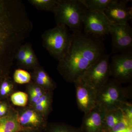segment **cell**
Returning <instances> with one entry per match:
<instances>
[{"instance_id": "10", "label": "cell", "mask_w": 132, "mask_h": 132, "mask_svg": "<svg viewBox=\"0 0 132 132\" xmlns=\"http://www.w3.org/2000/svg\"><path fill=\"white\" fill-rule=\"evenodd\" d=\"M20 125L24 130H45L47 127V119L32 106L27 105L17 109Z\"/></svg>"}, {"instance_id": "2", "label": "cell", "mask_w": 132, "mask_h": 132, "mask_svg": "<svg viewBox=\"0 0 132 132\" xmlns=\"http://www.w3.org/2000/svg\"><path fill=\"white\" fill-rule=\"evenodd\" d=\"M73 36L69 51L57 66L64 79L71 83L79 79L90 66L105 54V46L100 38L82 31L74 32Z\"/></svg>"}, {"instance_id": "15", "label": "cell", "mask_w": 132, "mask_h": 132, "mask_svg": "<svg viewBox=\"0 0 132 132\" xmlns=\"http://www.w3.org/2000/svg\"><path fill=\"white\" fill-rule=\"evenodd\" d=\"M31 74L32 80L46 91L53 92L57 87L54 80L40 66L33 70Z\"/></svg>"}, {"instance_id": "28", "label": "cell", "mask_w": 132, "mask_h": 132, "mask_svg": "<svg viewBox=\"0 0 132 132\" xmlns=\"http://www.w3.org/2000/svg\"><path fill=\"white\" fill-rule=\"evenodd\" d=\"M12 106L8 99L0 100V117L6 115Z\"/></svg>"}, {"instance_id": "29", "label": "cell", "mask_w": 132, "mask_h": 132, "mask_svg": "<svg viewBox=\"0 0 132 132\" xmlns=\"http://www.w3.org/2000/svg\"><path fill=\"white\" fill-rule=\"evenodd\" d=\"M124 115L130 120L132 121V105L128 102H124L120 108Z\"/></svg>"}, {"instance_id": "26", "label": "cell", "mask_w": 132, "mask_h": 132, "mask_svg": "<svg viewBox=\"0 0 132 132\" xmlns=\"http://www.w3.org/2000/svg\"><path fill=\"white\" fill-rule=\"evenodd\" d=\"M110 132H132V121L125 116Z\"/></svg>"}, {"instance_id": "1", "label": "cell", "mask_w": 132, "mask_h": 132, "mask_svg": "<svg viewBox=\"0 0 132 132\" xmlns=\"http://www.w3.org/2000/svg\"><path fill=\"white\" fill-rule=\"evenodd\" d=\"M33 29L22 1L0 0V82L9 76L16 52Z\"/></svg>"}, {"instance_id": "9", "label": "cell", "mask_w": 132, "mask_h": 132, "mask_svg": "<svg viewBox=\"0 0 132 132\" xmlns=\"http://www.w3.org/2000/svg\"><path fill=\"white\" fill-rule=\"evenodd\" d=\"M112 38L113 53L132 51V28L130 25L111 22L109 33Z\"/></svg>"}, {"instance_id": "5", "label": "cell", "mask_w": 132, "mask_h": 132, "mask_svg": "<svg viewBox=\"0 0 132 132\" xmlns=\"http://www.w3.org/2000/svg\"><path fill=\"white\" fill-rule=\"evenodd\" d=\"M128 98L127 89L113 79H110L97 92V104L106 111H111L120 108Z\"/></svg>"}, {"instance_id": "24", "label": "cell", "mask_w": 132, "mask_h": 132, "mask_svg": "<svg viewBox=\"0 0 132 132\" xmlns=\"http://www.w3.org/2000/svg\"><path fill=\"white\" fill-rule=\"evenodd\" d=\"M10 101L15 106L20 108L25 107L28 103V96L26 92H15L9 97Z\"/></svg>"}, {"instance_id": "18", "label": "cell", "mask_w": 132, "mask_h": 132, "mask_svg": "<svg viewBox=\"0 0 132 132\" xmlns=\"http://www.w3.org/2000/svg\"><path fill=\"white\" fill-rule=\"evenodd\" d=\"M26 91L28 96V105L29 106L33 105L46 92H47L32 80L27 84Z\"/></svg>"}, {"instance_id": "30", "label": "cell", "mask_w": 132, "mask_h": 132, "mask_svg": "<svg viewBox=\"0 0 132 132\" xmlns=\"http://www.w3.org/2000/svg\"><path fill=\"white\" fill-rule=\"evenodd\" d=\"M19 132H45V130H24Z\"/></svg>"}, {"instance_id": "31", "label": "cell", "mask_w": 132, "mask_h": 132, "mask_svg": "<svg viewBox=\"0 0 132 132\" xmlns=\"http://www.w3.org/2000/svg\"><path fill=\"white\" fill-rule=\"evenodd\" d=\"M1 117H0V121H1Z\"/></svg>"}, {"instance_id": "20", "label": "cell", "mask_w": 132, "mask_h": 132, "mask_svg": "<svg viewBox=\"0 0 132 132\" xmlns=\"http://www.w3.org/2000/svg\"><path fill=\"white\" fill-rule=\"evenodd\" d=\"M112 0H80L88 10L104 13Z\"/></svg>"}, {"instance_id": "21", "label": "cell", "mask_w": 132, "mask_h": 132, "mask_svg": "<svg viewBox=\"0 0 132 132\" xmlns=\"http://www.w3.org/2000/svg\"><path fill=\"white\" fill-rule=\"evenodd\" d=\"M45 132H82L80 127H76L64 123L48 124Z\"/></svg>"}, {"instance_id": "4", "label": "cell", "mask_w": 132, "mask_h": 132, "mask_svg": "<svg viewBox=\"0 0 132 132\" xmlns=\"http://www.w3.org/2000/svg\"><path fill=\"white\" fill-rule=\"evenodd\" d=\"M86 10L80 0H59L53 13L56 25L66 26L74 32L81 31Z\"/></svg>"}, {"instance_id": "22", "label": "cell", "mask_w": 132, "mask_h": 132, "mask_svg": "<svg viewBox=\"0 0 132 132\" xmlns=\"http://www.w3.org/2000/svg\"><path fill=\"white\" fill-rule=\"evenodd\" d=\"M59 0H28V2L39 10L53 12Z\"/></svg>"}, {"instance_id": "11", "label": "cell", "mask_w": 132, "mask_h": 132, "mask_svg": "<svg viewBox=\"0 0 132 132\" xmlns=\"http://www.w3.org/2000/svg\"><path fill=\"white\" fill-rule=\"evenodd\" d=\"M74 84L78 108L84 113H87L97 105L98 92L80 79L74 82Z\"/></svg>"}, {"instance_id": "16", "label": "cell", "mask_w": 132, "mask_h": 132, "mask_svg": "<svg viewBox=\"0 0 132 132\" xmlns=\"http://www.w3.org/2000/svg\"><path fill=\"white\" fill-rule=\"evenodd\" d=\"M53 92H46L37 102L30 106L47 119L52 111Z\"/></svg>"}, {"instance_id": "17", "label": "cell", "mask_w": 132, "mask_h": 132, "mask_svg": "<svg viewBox=\"0 0 132 132\" xmlns=\"http://www.w3.org/2000/svg\"><path fill=\"white\" fill-rule=\"evenodd\" d=\"M125 117L120 108L107 111L104 119L103 132H110Z\"/></svg>"}, {"instance_id": "6", "label": "cell", "mask_w": 132, "mask_h": 132, "mask_svg": "<svg viewBox=\"0 0 132 132\" xmlns=\"http://www.w3.org/2000/svg\"><path fill=\"white\" fill-rule=\"evenodd\" d=\"M110 58V54H105L90 66L79 79L98 92L111 77Z\"/></svg>"}, {"instance_id": "23", "label": "cell", "mask_w": 132, "mask_h": 132, "mask_svg": "<svg viewBox=\"0 0 132 132\" xmlns=\"http://www.w3.org/2000/svg\"><path fill=\"white\" fill-rule=\"evenodd\" d=\"M40 66L38 58L33 50L32 45L29 43L26 59L22 68L27 70H34Z\"/></svg>"}, {"instance_id": "27", "label": "cell", "mask_w": 132, "mask_h": 132, "mask_svg": "<svg viewBox=\"0 0 132 132\" xmlns=\"http://www.w3.org/2000/svg\"><path fill=\"white\" fill-rule=\"evenodd\" d=\"M29 43L26 42L21 46L16 52L15 57L19 66L22 68L27 56Z\"/></svg>"}, {"instance_id": "19", "label": "cell", "mask_w": 132, "mask_h": 132, "mask_svg": "<svg viewBox=\"0 0 132 132\" xmlns=\"http://www.w3.org/2000/svg\"><path fill=\"white\" fill-rule=\"evenodd\" d=\"M15 84L10 76L0 82V100L9 98L10 95L15 92Z\"/></svg>"}, {"instance_id": "14", "label": "cell", "mask_w": 132, "mask_h": 132, "mask_svg": "<svg viewBox=\"0 0 132 132\" xmlns=\"http://www.w3.org/2000/svg\"><path fill=\"white\" fill-rule=\"evenodd\" d=\"M23 130L18 119L17 110L12 106L7 114L1 118L0 132H19Z\"/></svg>"}, {"instance_id": "13", "label": "cell", "mask_w": 132, "mask_h": 132, "mask_svg": "<svg viewBox=\"0 0 132 132\" xmlns=\"http://www.w3.org/2000/svg\"><path fill=\"white\" fill-rule=\"evenodd\" d=\"M106 111L98 104L85 113L81 128L82 132H103L104 119Z\"/></svg>"}, {"instance_id": "25", "label": "cell", "mask_w": 132, "mask_h": 132, "mask_svg": "<svg viewBox=\"0 0 132 132\" xmlns=\"http://www.w3.org/2000/svg\"><path fill=\"white\" fill-rule=\"evenodd\" d=\"M13 80L16 84L20 85L28 84L32 81L31 73L25 69H18L14 73Z\"/></svg>"}, {"instance_id": "3", "label": "cell", "mask_w": 132, "mask_h": 132, "mask_svg": "<svg viewBox=\"0 0 132 132\" xmlns=\"http://www.w3.org/2000/svg\"><path fill=\"white\" fill-rule=\"evenodd\" d=\"M73 38V34L63 25H56L54 27L45 31L42 36L43 46L50 54L59 62L68 53Z\"/></svg>"}, {"instance_id": "12", "label": "cell", "mask_w": 132, "mask_h": 132, "mask_svg": "<svg viewBox=\"0 0 132 132\" xmlns=\"http://www.w3.org/2000/svg\"><path fill=\"white\" fill-rule=\"evenodd\" d=\"M129 1L112 0L104 13L112 23L129 25L131 20L132 9L127 6Z\"/></svg>"}, {"instance_id": "8", "label": "cell", "mask_w": 132, "mask_h": 132, "mask_svg": "<svg viewBox=\"0 0 132 132\" xmlns=\"http://www.w3.org/2000/svg\"><path fill=\"white\" fill-rule=\"evenodd\" d=\"M111 23L104 13L87 9L82 20L84 33L99 38L109 34Z\"/></svg>"}, {"instance_id": "7", "label": "cell", "mask_w": 132, "mask_h": 132, "mask_svg": "<svg viewBox=\"0 0 132 132\" xmlns=\"http://www.w3.org/2000/svg\"><path fill=\"white\" fill-rule=\"evenodd\" d=\"M110 76L118 83H129L132 80V52L116 54L109 64Z\"/></svg>"}]
</instances>
